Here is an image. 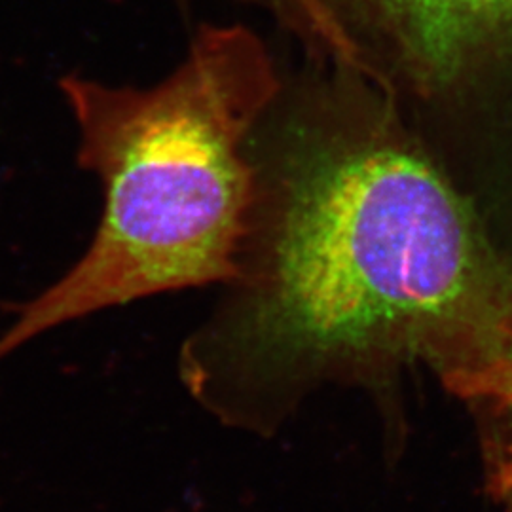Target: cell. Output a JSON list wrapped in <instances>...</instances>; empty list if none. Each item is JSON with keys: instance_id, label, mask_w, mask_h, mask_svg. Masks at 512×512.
<instances>
[{"instance_id": "1", "label": "cell", "mask_w": 512, "mask_h": 512, "mask_svg": "<svg viewBox=\"0 0 512 512\" xmlns=\"http://www.w3.org/2000/svg\"><path fill=\"white\" fill-rule=\"evenodd\" d=\"M245 289L196 344L289 401L327 380L423 363L471 401L512 353V270L475 205L351 67L302 55L249 137Z\"/></svg>"}, {"instance_id": "3", "label": "cell", "mask_w": 512, "mask_h": 512, "mask_svg": "<svg viewBox=\"0 0 512 512\" xmlns=\"http://www.w3.org/2000/svg\"><path fill=\"white\" fill-rule=\"evenodd\" d=\"M353 69L497 232L512 217V0H317Z\"/></svg>"}, {"instance_id": "5", "label": "cell", "mask_w": 512, "mask_h": 512, "mask_svg": "<svg viewBox=\"0 0 512 512\" xmlns=\"http://www.w3.org/2000/svg\"><path fill=\"white\" fill-rule=\"evenodd\" d=\"M177 2L188 4L190 0H177ZM236 2L253 6L256 10H262L266 16H274V14L281 12L289 4V0H236Z\"/></svg>"}, {"instance_id": "4", "label": "cell", "mask_w": 512, "mask_h": 512, "mask_svg": "<svg viewBox=\"0 0 512 512\" xmlns=\"http://www.w3.org/2000/svg\"><path fill=\"white\" fill-rule=\"evenodd\" d=\"M486 423L488 482L499 503L512 512V357L473 403Z\"/></svg>"}, {"instance_id": "2", "label": "cell", "mask_w": 512, "mask_h": 512, "mask_svg": "<svg viewBox=\"0 0 512 512\" xmlns=\"http://www.w3.org/2000/svg\"><path fill=\"white\" fill-rule=\"evenodd\" d=\"M281 80L270 46L241 23L202 25L148 88L61 76L78 164L99 177L105 211L88 253L4 332L0 359L95 311L236 281L256 198L247 143Z\"/></svg>"}]
</instances>
